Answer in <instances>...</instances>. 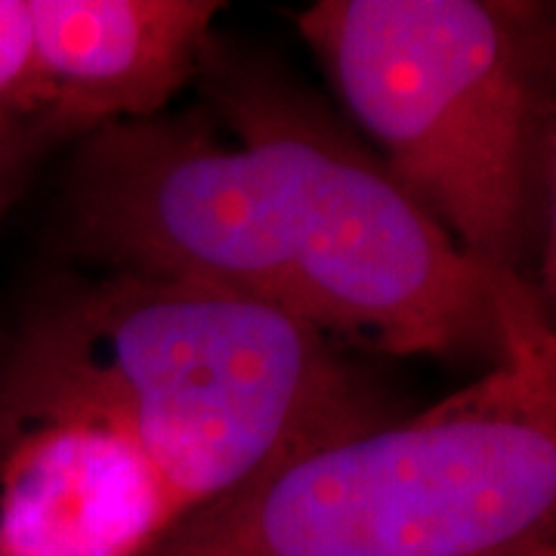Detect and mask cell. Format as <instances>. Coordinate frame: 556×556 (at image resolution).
<instances>
[{"label":"cell","instance_id":"6da1fadb","mask_svg":"<svg viewBox=\"0 0 556 556\" xmlns=\"http://www.w3.org/2000/svg\"><path fill=\"white\" fill-rule=\"evenodd\" d=\"M0 393L112 420L155 464L179 519L390 420L313 325L118 269L56 278L25 303L0 334Z\"/></svg>","mask_w":556,"mask_h":556},{"label":"cell","instance_id":"7a4b0ae2","mask_svg":"<svg viewBox=\"0 0 556 556\" xmlns=\"http://www.w3.org/2000/svg\"><path fill=\"white\" fill-rule=\"evenodd\" d=\"M556 544V325L420 415L294 457L142 556H504Z\"/></svg>","mask_w":556,"mask_h":556},{"label":"cell","instance_id":"3957f363","mask_svg":"<svg viewBox=\"0 0 556 556\" xmlns=\"http://www.w3.org/2000/svg\"><path fill=\"white\" fill-rule=\"evenodd\" d=\"M298 28L399 186L470 257L529 281L556 3L318 0Z\"/></svg>","mask_w":556,"mask_h":556},{"label":"cell","instance_id":"277c9868","mask_svg":"<svg viewBox=\"0 0 556 556\" xmlns=\"http://www.w3.org/2000/svg\"><path fill=\"white\" fill-rule=\"evenodd\" d=\"M177 519L155 464L112 420L0 396V556H142Z\"/></svg>","mask_w":556,"mask_h":556},{"label":"cell","instance_id":"5b68a950","mask_svg":"<svg viewBox=\"0 0 556 556\" xmlns=\"http://www.w3.org/2000/svg\"><path fill=\"white\" fill-rule=\"evenodd\" d=\"M31 121L84 139L155 118L211 47L214 0H28Z\"/></svg>","mask_w":556,"mask_h":556},{"label":"cell","instance_id":"8992f818","mask_svg":"<svg viewBox=\"0 0 556 556\" xmlns=\"http://www.w3.org/2000/svg\"><path fill=\"white\" fill-rule=\"evenodd\" d=\"M31 121V10L0 0V137Z\"/></svg>","mask_w":556,"mask_h":556},{"label":"cell","instance_id":"52a82bcc","mask_svg":"<svg viewBox=\"0 0 556 556\" xmlns=\"http://www.w3.org/2000/svg\"><path fill=\"white\" fill-rule=\"evenodd\" d=\"M60 146V139L40 124H25L20 130L0 137V219L20 201L47 152Z\"/></svg>","mask_w":556,"mask_h":556},{"label":"cell","instance_id":"ba28073f","mask_svg":"<svg viewBox=\"0 0 556 556\" xmlns=\"http://www.w3.org/2000/svg\"><path fill=\"white\" fill-rule=\"evenodd\" d=\"M538 294L556 321V97L544 134V177H541V239H538Z\"/></svg>","mask_w":556,"mask_h":556},{"label":"cell","instance_id":"9c48e42d","mask_svg":"<svg viewBox=\"0 0 556 556\" xmlns=\"http://www.w3.org/2000/svg\"><path fill=\"white\" fill-rule=\"evenodd\" d=\"M504 556H556V544H544V547H526V551H517V554H504Z\"/></svg>","mask_w":556,"mask_h":556}]
</instances>
